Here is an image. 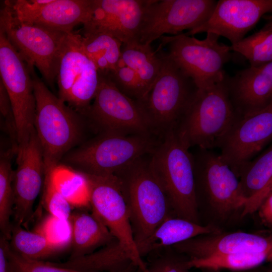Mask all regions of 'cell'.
Masks as SVG:
<instances>
[{
  "mask_svg": "<svg viewBox=\"0 0 272 272\" xmlns=\"http://www.w3.org/2000/svg\"><path fill=\"white\" fill-rule=\"evenodd\" d=\"M189 148L181 138L176 125L162 135L149 155V164L176 216L200 224L194 158Z\"/></svg>",
  "mask_w": 272,
  "mask_h": 272,
  "instance_id": "1",
  "label": "cell"
},
{
  "mask_svg": "<svg viewBox=\"0 0 272 272\" xmlns=\"http://www.w3.org/2000/svg\"><path fill=\"white\" fill-rule=\"evenodd\" d=\"M149 155L137 159L114 175L128 209L138 247L166 219L176 217L164 190L150 168Z\"/></svg>",
  "mask_w": 272,
  "mask_h": 272,
  "instance_id": "2",
  "label": "cell"
},
{
  "mask_svg": "<svg viewBox=\"0 0 272 272\" xmlns=\"http://www.w3.org/2000/svg\"><path fill=\"white\" fill-rule=\"evenodd\" d=\"M32 75L36 100L34 126L43 153L45 174L80 141L83 120L81 114L55 96L34 72Z\"/></svg>",
  "mask_w": 272,
  "mask_h": 272,
  "instance_id": "3",
  "label": "cell"
},
{
  "mask_svg": "<svg viewBox=\"0 0 272 272\" xmlns=\"http://www.w3.org/2000/svg\"><path fill=\"white\" fill-rule=\"evenodd\" d=\"M238 116L226 78L210 87L197 89L176 127L189 148L210 150L218 147Z\"/></svg>",
  "mask_w": 272,
  "mask_h": 272,
  "instance_id": "4",
  "label": "cell"
},
{
  "mask_svg": "<svg viewBox=\"0 0 272 272\" xmlns=\"http://www.w3.org/2000/svg\"><path fill=\"white\" fill-rule=\"evenodd\" d=\"M155 135L100 133L64 157V161L88 174L115 175L137 159L152 153L160 140Z\"/></svg>",
  "mask_w": 272,
  "mask_h": 272,
  "instance_id": "5",
  "label": "cell"
},
{
  "mask_svg": "<svg viewBox=\"0 0 272 272\" xmlns=\"http://www.w3.org/2000/svg\"><path fill=\"white\" fill-rule=\"evenodd\" d=\"M0 30L22 57L31 71L36 67L45 82H56L59 58L67 33L18 21L8 1L0 12Z\"/></svg>",
  "mask_w": 272,
  "mask_h": 272,
  "instance_id": "6",
  "label": "cell"
},
{
  "mask_svg": "<svg viewBox=\"0 0 272 272\" xmlns=\"http://www.w3.org/2000/svg\"><path fill=\"white\" fill-rule=\"evenodd\" d=\"M219 36L207 33L203 40L186 33L161 36L160 47L179 67L190 78L198 89H205L226 79L224 65L231 58V46L219 42Z\"/></svg>",
  "mask_w": 272,
  "mask_h": 272,
  "instance_id": "7",
  "label": "cell"
},
{
  "mask_svg": "<svg viewBox=\"0 0 272 272\" xmlns=\"http://www.w3.org/2000/svg\"><path fill=\"white\" fill-rule=\"evenodd\" d=\"M162 57L160 73L141 102L156 134L175 126L184 114L197 88L170 58L158 47Z\"/></svg>",
  "mask_w": 272,
  "mask_h": 272,
  "instance_id": "8",
  "label": "cell"
},
{
  "mask_svg": "<svg viewBox=\"0 0 272 272\" xmlns=\"http://www.w3.org/2000/svg\"><path fill=\"white\" fill-rule=\"evenodd\" d=\"M99 75L97 93L85 116L100 133L155 135L141 103L122 92L107 73Z\"/></svg>",
  "mask_w": 272,
  "mask_h": 272,
  "instance_id": "9",
  "label": "cell"
},
{
  "mask_svg": "<svg viewBox=\"0 0 272 272\" xmlns=\"http://www.w3.org/2000/svg\"><path fill=\"white\" fill-rule=\"evenodd\" d=\"M85 174L89 182L92 212L107 227L133 265L138 269L146 270L147 264L135 241L128 209L118 178L114 175Z\"/></svg>",
  "mask_w": 272,
  "mask_h": 272,
  "instance_id": "10",
  "label": "cell"
},
{
  "mask_svg": "<svg viewBox=\"0 0 272 272\" xmlns=\"http://www.w3.org/2000/svg\"><path fill=\"white\" fill-rule=\"evenodd\" d=\"M193 158L197 202L201 198L222 218L242 210L247 199L238 177L220 154L199 149Z\"/></svg>",
  "mask_w": 272,
  "mask_h": 272,
  "instance_id": "11",
  "label": "cell"
},
{
  "mask_svg": "<svg viewBox=\"0 0 272 272\" xmlns=\"http://www.w3.org/2000/svg\"><path fill=\"white\" fill-rule=\"evenodd\" d=\"M80 36L74 31L67 34L59 58L56 82L58 98L85 115L97 93L100 75L84 52Z\"/></svg>",
  "mask_w": 272,
  "mask_h": 272,
  "instance_id": "12",
  "label": "cell"
},
{
  "mask_svg": "<svg viewBox=\"0 0 272 272\" xmlns=\"http://www.w3.org/2000/svg\"><path fill=\"white\" fill-rule=\"evenodd\" d=\"M33 72L0 30V80L11 102L16 126L17 148L24 145L34 130L36 100Z\"/></svg>",
  "mask_w": 272,
  "mask_h": 272,
  "instance_id": "13",
  "label": "cell"
},
{
  "mask_svg": "<svg viewBox=\"0 0 272 272\" xmlns=\"http://www.w3.org/2000/svg\"><path fill=\"white\" fill-rule=\"evenodd\" d=\"M217 3L214 0H150L139 42L151 44L165 34L176 35L198 27L209 18Z\"/></svg>",
  "mask_w": 272,
  "mask_h": 272,
  "instance_id": "14",
  "label": "cell"
},
{
  "mask_svg": "<svg viewBox=\"0 0 272 272\" xmlns=\"http://www.w3.org/2000/svg\"><path fill=\"white\" fill-rule=\"evenodd\" d=\"M272 140V103L260 110L239 115L218 147L223 161L238 177L242 167Z\"/></svg>",
  "mask_w": 272,
  "mask_h": 272,
  "instance_id": "15",
  "label": "cell"
},
{
  "mask_svg": "<svg viewBox=\"0 0 272 272\" xmlns=\"http://www.w3.org/2000/svg\"><path fill=\"white\" fill-rule=\"evenodd\" d=\"M17 167L14 171L15 224H26L33 214L34 203L45 178L43 153L35 129L29 140L16 149Z\"/></svg>",
  "mask_w": 272,
  "mask_h": 272,
  "instance_id": "16",
  "label": "cell"
},
{
  "mask_svg": "<svg viewBox=\"0 0 272 272\" xmlns=\"http://www.w3.org/2000/svg\"><path fill=\"white\" fill-rule=\"evenodd\" d=\"M267 13H272V0H220L209 18L186 34L213 33L235 44Z\"/></svg>",
  "mask_w": 272,
  "mask_h": 272,
  "instance_id": "17",
  "label": "cell"
},
{
  "mask_svg": "<svg viewBox=\"0 0 272 272\" xmlns=\"http://www.w3.org/2000/svg\"><path fill=\"white\" fill-rule=\"evenodd\" d=\"M150 0H94L90 21L83 33L101 32L123 44L139 41L145 12Z\"/></svg>",
  "mask_w": 272,
  "mask_h": 272,
  "instance_id": "18",
  "label": "cell"
},
{
  "mask_svg": "<svg viewBox=\"0 0 272 272\" xmlns=\"http://www.w3.org/2000/svg\"><path fill=\"white\" fill-rule=\"evenodd\" d=\"M171 248L188 258L259 252L272 248V235L221 231L199 235L175 244Z\"/></svg>",
  "mask_w": 272,
  "mask_h": 272,
  "instance_id": "19",
  "label": "cell"
},
{
  "mask_svg": "<svg viewBox=\"0 0 272 272\" xmlns=\"http://www.w3.org/2000/svg\"><path fill=\"white\" fill-rule=\"evenodd\" d=\"M93 8L94 0H36L25 9L22 22L68 34L90 21Z\"/></svg>",
  "mask_w": 272,
  "mask_h": 272,
  "instance_id": "20",
  "label": "cell"
},
{
  "mask_svg": "<svg viewBox=\"0 0 272 272\" xmlns=\"http://www.w3.org/2000/svg\"><path fill=\"white\" fill-rule=\"evenodd\" d=\"M227 84L239 115L265 108L272 103V61L240 71Z\"/></svg>",
  "mask_w": 272,
  "mask_h": 272,
  "instance_id": "21",
  "label": "cell"
},
{
  "mask_svg": "<svg viewBox=\"0 0 272 272\" xmlns=\"http://www.w3.org/2000/svg\"><path fill=\"white\" fill-rule=\"evenodd\" d=\"M218 227L201 225L178 217L166 219L145 241L138 246L143 258L153 252L171 247L193 237L221 232Z\"/></svg>",
  "mask_w": 272,
  "mask_h": 272,
  "instance_id": "22",
  "label": "cell"
},
{
  "mask_svg": "<svg viewBox=\"0 0 272 272\" xmlns=\"http://www.w3.org/2000/svg\"><path fill=\"white\" fill-rule=\"evenodd\" d=\"M70 221L72 235L69 259L90 254L116 240L107 227L92 212H72Z\"/></svg>",
  "mask_w": 272,
  "mask_h": 272,
  "instance_id": "23",
  "label": "cell"
},
{
  "mask_svg": "<svg viewBox=\"0 0 272 272\" xmlns=\"http://www.w3.org/2000/svg\"><path fill=\"white\" fill-rule=\"evenodd\" d=\"M53 263L61 267L86 271L123 272L138 269L116 240L90 254L69 259L62 263Z\"/></svg>",
  "mask_w": 272,
  "mask_h": 272,
  "instance_id": "24",
  "label": "cell"
},
{
  "mask_svg": "<svg viewBox=\"0 0 272 272\" xmlns=\"http://www.w3.org/2000/svg\"><path fill=\"white\" fill-rule=\"evenodd\" d=\"M271 262L272 248L259 252L188 258L187 264L190 268H198L207 272L223 270L244 272L256 269Z\"/></svg>",
  "mask_w": 272,
  "mask_h": 272,
  "instance_id": "25",
  "label": "cell"
},
{
  "mask_svg": "<svg viewBox=\"0 0 272 272\" xmlns=\"http://www.w3.org/2000/svg\"><path fill=\"white\" fill-rule=\"evenodd\" d=\"M120 60L137 73L145 89L146 97L161 70L162 61L159 50L154 51L151 44L139 41L124 43Z\"/></svg>",
  "mask_w": 272,
  "mask_h": 272,
  "instance_id": "26",
  "label": "cell"
},
{
  "mask_svg": "<svg viewBox=\"0 0 272 272\" xmlns=\"http://www.w3.org/2000/svg\"><path fill=\"white\" fill-rule=\"evenodd\" d=\"M82 48L99 72H110L117 66L123 43L108 34L83 33L80 36Z\"/></svg>",
  "mask_w": 272,
  "mask_h": 272,
  "instance_id": "27",
  "label": "cell"
},
{
  "mask_svg": "<svg viewBox=\"0 0 272 272\" xmlns=\"http://www.w3.org/2000/svg\"><path fill=\"white\" fill-rule=\"evenodd\" d=\"M57 190L73 208H90L89 185L85 173L58 165L47 172Z\"/></svg>",
  "mask_w": 272,
  "mask_h": 272,
  "instance_id": "28",
  "label": "cell"
},
{
  "mask_svg": "<svg viewBox=\"0 0 272 272\" xmlns=\"http://www.w3.org/2000/svg\"><path fill=\"white\" fill-rule=\"evenodd\" d=\"M9 242L13 251L32 260L43 261L61 252L42 235L15 224L12 225Z\"/></svg>",
  "mask_w": 272,
  "mask_h": 272,
  "instance_id": "29",
  "label": "cell"
},
{
  "mask_svg": "<svg viewBox=\"0 0 272 272\" xmlns=\"http://www.w3.org/2000/svg\"><path fill=\"white\" fill-rule=\"evenodd\" d=\"M238 177L247 200L259 192L272 177V144L260 156L244 165Z\"/></svg>",
  "mask_w": 272,
  "mask_h": 272,
  "instance_id": "30",
  "label": "cell"
},
{
  "mask_svg": "<svg viewBox=\"0 0 272 272\" xmlns=\"http://www.w3.org/2000/svg\"><path fill=\"white\" fill-rule=\"evenodd\" d=\"M13 152V149L1 154L0 160V229L1 235L9 240L12 228L10 218L14 207V171L11 162Z\"/></svg>",
  "mask_w": 272,
  "mask_h": 272,
  "instance_id": "31",
  "label": "cell"
},
{
  "mask_svg": "<svg viewBox=\"0 0 272 272\" xmlns=\"http://www.w3.org/2000/svg\"><path fill=\"white\" fill-rule=\"evenodd\" d=\"M232 51L244 57L250 66H258L272 61V28L259 31L231 45Z\"/></svg>",
  "mask_w": 272,
  "mask_h": 272,
  "instance_id": "32",
  "label": "cell"
},
{
  "mask_svg": "<svg viewBox=\"0 0 272 272\" xmlns=\"http://www.w3.org/2000/svg\"><path fill=\"white\" fill-rule=\"evenodd\" d=\"M33 231L43 236L61 252L71 247L72 229L70 220L61 219L49 214Z\"/></svg>",
  "mask_w": 272,
  "mask_h": 272,
  "instance_id": "33",
  "label": "cell"
},
{
  "mask_svg": "<svg viewBox=\"0 0 272 272\" xmlns=\"http://www.w3.org/2000/svg\"><path fill=\"white\" fill-rule=\"evenodd\" d=\"M107 73L116 87L124 94L138 102L144 99L145 91L138 74L120 59L116 68Z\"/></svg>",
  "mask_w": 272,
  "mask_h": 272,
  "instance_id": "34",
  "label": "cell"
},
{
  "mask_svg": "<svg viewBox=\"0 0 272 272\" xmlns=\"http://www.w3.org/2000/svg\"><path fill=\"white\" fill-rule=\"evenodd\" d=\"M8 254L11 264V272H97L86 271L56 265L51 262L35 260L24 257L14 251L9 245ZM123 272H135L130 269Z\"/></svg>",
  "mask_w": 272,
  "mask_h": 272,
  "instance_id": "35",
  "label": "cell"
},
{
  "mask_svg": "<svg viewBox=\"0 0 272 272\" xmlns=\"http://www.w3.org/2000/svg\"><path fill=\"white\" fill-rule=\"evenodd\" d=\"M42 204L49 214L64 220H70L73 207L57 190L48 174H45Z\"/></svg>",
  "mask_w": 272,
  "mask_h": 272,
  "instance_id": "36",
  "label": "cell"
},
{
  "mask_svg": "<svg viewBox=\"0 0 272 272\" xmlns=\"http://www.w3.org/2000/svg\"><path fill=\"white\" fill-rule=\"evenodd\" d=\"M172 249L154 258L147 264L148 272H189L188 258Z\"/></svg>",
  "mask_w": 272,
  "mask_h": 272,
  "instance_id": "37",
  "label": "cell"
},
{
  "mask_svg": "<svg viewBox=\"0 0 272 272\" xmlns=\"http://www.w3.org/2000/svg\"><path fill=\"white\" fill-rule=\"evenodd\" d=\"M256 212L264 226L272 229V191L262 201Z\"/></svg>",
  "mask_w": 272,
  "mask_h": 272,
  "instance_id": "38",
  "label": "cell"
},
{
  "mask_svg": "<svg viewBox=\"0 0 272 272\" xmlns=\"http://www.w3.org/2000/svg\"><path fill=\"white\" fill-rule=\"evenodd\" d=\"M9 240L1 235L0 238V272H11V264L8 254Z\"/></svg>",
  "mask_w": 272,
  "mask_h": 272,
  "instance_id": "39",
  "label": "cell"
},
{
  "mask_svg": "<svg viewBox=\"0 0 272 272\" xmlns=\"http://www.w3.org/2000/svg\"><path fill=\"white\" fill-rule=\"evenodd\" d=\"M244 272H272V262L256 269Z\"/></svg>",
  "mask_w": 272,
  "mask_h": 272,
  "instance_id": "40",
  "label": "cell"
},
{
  "mask_svg": "<svg viewBox=\"0 0 272 272\" xmlns=\"http://www.w3.org/2000/svg\"><path fill=\"white\" fill-rule=\"evenodd\" d=\"M263 17L268 20V22L264 27L267 28H272V13L270 14V15H264Z\"/></svg>",
  "mask_w": 272,
  "mask_h": 272,
  "instance_id": "41",
  "label": "cell"
},
{
  "mask_svg": "<svg viewBox=\"0 0 272 272\" xmlns=\"http://www.w3.org/2000/svg\"><path fill=\"white\" fill-rule=\"evenodd\" d=\"M137 272H148V268L147 270H145L138 269Z\"/></svg>",
  "mask_w": 272,
  "mask_h": 272,
  "instance_id": "42",
  "label": "cell"
}]
</instances>
